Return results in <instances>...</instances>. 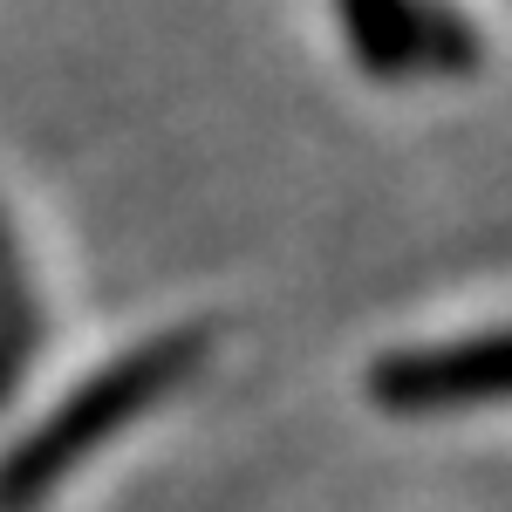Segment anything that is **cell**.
Masks as SVG:
<instances>
[{
    "instance_id": "cell-1",
    "label": "cell",
    "mask_w": 512,
    "mask_h": 512,
    "mask_svg": "<svg viewBox=\"0 0 512 512\" xmlns=\"http://www.w3.org/2000/svg\"><path fill=\"white\" fill-rule=\"evenodd\" d=\"M205 355H212V328H164L151 342L123 349L117 362H103L96 376H82L21 444L0 451V512L48 506L96 451H110L137 417H151L158 403L185 390Z\"/></svg>"
},
{
    "instance_id": "cell-3",
    "label": "cell",
    "mask_w": 512,
    "mask_h": 512,
    "mask_svg": "<svg viewBox=\"0 0 512 512\" xmlns=\"http://www.w3.org/2000/svg\"><path fill=\"white\" fill-rule=\"evenodd\" d=\"M335 21L349 35L355 69L376 82L465 76L478 62V35L437 0H335Z\"/></svg>"
},
{
    "instance_id": "cell-4",
    "label": "cell",
    "mask_w": 512,
    "mask_h": 512,
    "mask_svg": "<svg viewBox=\"0 0 512 512\" xmlns=\"http://www.w3.org/2000/svg\"><path fill=\"white\" fill-rule=\"evenodd\" d=\"M35 349H41V294L21 267V246L7 233V219H0V355L21 369Z\"/></svg>"
},
{
    "instance_id": "cell-5",
    "label": "cell",
    "mask_w": 512,
    "mask_h": 512,
    "mask_svg": "<svg viewBox=\"0 0 512 512\" xmlns=\"http://www.w3.org/2000/svg\"><path fill=\"white\" fill-rule=\"evenodd\" d=\"M14 376H21V369H14V362H7V355H0V403H7V396H14Z\"/></svg>"
},
{
    "instance_id": "cell-2",
    "label": "cell",
    "mask_w": 512,
    "mask_h": 512,
    "mask_svg": "<svg viewBox=\"0 0 512 512\" xmlns=\"http://www.w3.org/2000/svg\"><path fill=\"white\" fill-rule=\"evenodd\" d=\"M369 403L390 417H444V410L512 403V328L376 355L369 362Z\"/></svg>"
}]
</instances>
